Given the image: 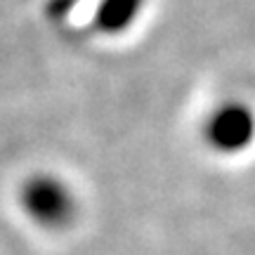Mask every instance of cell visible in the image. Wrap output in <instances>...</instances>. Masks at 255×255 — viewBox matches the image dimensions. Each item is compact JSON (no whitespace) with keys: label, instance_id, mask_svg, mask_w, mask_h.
<instances>
[{"label":"cell","instance_id":"cell-1","mask_svg":"<svg viewBox=\"0 0 255 255\" xmlns=\"http://www.w3.org/2000/svg\"><path fill=\"white\" fill-rule=\"evenodd\" d=\"M24 203L33 220L43 225H62L71 213V199L52 182H33L24 194Z\"/></svg>","mask_w":255,"mask_h":255},{"label":"cell","instance_id":"cell-2","mask_svg":"<svg viewBox=\"0 0 255 255\" xmlns=\"http://www.w3.org/2000/svg\"><path fill=\"white\" fill-rule=\"evenodd\" d=\"M253 132V119L241 107H225L210 121V139L222 149L246 144Z\"/></svg>","mask_w":255,"mask_h":255}]
</instances>
